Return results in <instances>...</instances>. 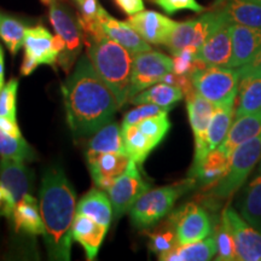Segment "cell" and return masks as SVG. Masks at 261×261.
Returning a JSON list of instances; mask_svg holds the SVG:
<instances>
[{"label":"cell","instance_id":"cell-7","mask_svg":"<svg viewBox=\"0 0 261 261\" xmlns=\"http://www.w3.org/2000/svg\"><path fill=\"white\" fill-rule=\"evenodd\" d=\"M48 6V17L52 27L65 44L64 51L58 57L57 63L64 71L69 73L83 48L85 34L77 18L74 17L67 6L62 5L57 0H52Z\"/></svg>","mask_w":261,"mask_h":261},{"label":"cell","instance_id":"cell-16","mask_svg":"<svg viewBox=\"0 0 261 261\" xmlns=\"http://www.w3.org/2000/svg\"><path fill=\"white\" fill-rule=\"evenodd\" d=\"M127 22L145 41L154 45L167 44L172 32L177 25V22L167 16L145 10L133 16H128Z\"/></svg>","mask_w":261,"mask_h":261},{"label":"cell","instance_id":"cell-47","mask_svg":"<svg viewBox=\"0 0 261 261\" xmlns=\"http://www.w3.org/2000/svg\"><path fill=\"white\" fill-rule=\"evenodd\" d=\"M241 69H242V70L261 71V51H260V54L257 55V56L254 58L252 62H250V63H248L246 65H243V67H241Z\"/></svg>","mask_w":261,"mask_h":261},{"label":"cell","instance_id":"cell-21","mask_svg":"<svg viewBox=\"0 0 261 261\" xmlns=\"http://www.w3.org/2000/svg\"><path fill=\"white\" fill-rule=\"evenodd\" d=\"M240 70L238 102L234 116L240 117L261 110V71Z\"/></svg>","mask_w":261,"mask_h":261},{"label":"cell","instance_id":"cell-37","mask_svg":"<svg viewBox=\"0 0 261 261\" xmlns=\"http://www.w3.org/2000/svg\"><path fill=\"white\" fill-rule=\"evenodd\" d=\"M138 128L152 139L156 144H160L171 129V121L168 119V112H163L159 115L148 117L136 125Z\"/></svg>","mask_w":261,"mask_h":261},{"label":"cell","instance_id":"cell-33","mask_svg":"<svg viewBox=\"0 0 261 261\" xmlns=\"http://www.w3.org/2000/svg\"><path fill=\"white\" fill-rule=\"evenodd\" d=\"M240 212L248 223L261 230V173L244 190L241 198Z\"/></svg>","mask_w":261,"mask_h":261},{"label":"cell","instance_id":"cell-45","mask_svg":"<svg viewBox=\"0 0 261 261\" xmlns=\"http://www.w3.org/2000/svg\"><path fill=\"white\" fill-rule=\"evenodd\" d=\"M14 204L11 203L8 192L3 187L2 181H0V215L6 217L8 219H11L12 214H14Z\"/></svg>","mask_w":261,"mask_h":261},{"label":"cell","instance_id":"cell-19","mask_svg":"<svg viewBox=\"0 0 261 261\" xmlns=\"http://www.w3.org/2000/svg\"><path fill=\"white\" fill-rule=\"evenodd\" d=\"M98 21L108 37L125 47L132 55L151 50L149 42L140 37L128 22H122L112 17L103 8L98 16Z\"/></svg>","mask_w":261,"mask_h":261},{"label":"cell","instance_id":"cell-48","mask_svg":"<svg viewBox=\"0 0 261 261\" xmlns=\"http://www.w3.org/2000/svg\"><path fill=\"white\" fill-rule=\"evenodd\" d=\"M4 71H5V65H4V51H3L2 46H0V92H2L3 87H4V85H5Z\"/></svg>","mask_w":261,"mask_h":261},{"label":"cell","instance_id":"cell-10","mask_svg":"<svg viewBox=\"0 0 261 261\" xmlns=\"http://www.w3.org/2000/svg\"><path fill=\"white\" fill-rule=\"evenodd\" d=\"M221 223L227 227L233 238L237 260L261 261V232L250 225L233 208H225Z\"/></svg>","mask_w":261,"mask_h":261},{"label":"cell","instance_id":"cell-44","mask_svg":"<svg viewBox=\"0 0 261 261\" xmlns=\"http://www.w3.org/2000/svg\"><path fill=\"white\" fill-rule=\"evenodd\" d=\"M0 128L3 129V132L15 139H22L23 137L21 135V130L17 125V121L15 120L8 119V117L0 116Z\"/></svg>","mask_w":261,"mask_h":261},{"label":"cell","instance_id":"cell-9","mask_svg":"<svg viewBox=\"0 0 261 261\" xmlns=\"http://www.w3.org/2000/svg\"><path fill=\"white\" fill-rule=\"evenodd\" d=\"M171 71H173V60L161 52L149 50L133 55L128 102L136 94L161 83L163 76Z\"/></svg>","mask_w":261,"mask_h":261},{"label":"cell","instance_id":"cell-31","mask_svg":"<svg viewBox=\"0 0 261 261\" xmlns=\"http://www.w3.org/2000/svg\"><path fill=\"white\" fill-rule=\"evenodd\" d=\"M121 132L126 154L137 165H142L150 152L159 145L148 136H145L136 125L122 123Z\"/></svg>","mask_w":261,"mask_h":261},{"label":"cell","instance_id":"cell-18","mask_svg":"<svg viewBox=\"0 0 261 261\" xmlns=\"http://www.w3.org/2000/svg\"><path fill=\"white\" fill-rule=\"evenodd\" d=\"M231 23H224L212 33L203 45L198 48L196 58L205 65L230 67L232 58V40H231Z\"/></svg>","mask_w":261,"mask_h":261},{"label":"cell","instance_id":"cell-14","mask_svg":"<svg viewBox=\"0 0 261 261\" xmlns=\"http://www.w3.org/2000/svg\"><path fill=\"white\" fill-rule=\"evenodd\" d=\"M0 181L8 192L10 201L14 204L31 194L33 189V173L27 166L24 160L16 158L0 159Z\"/></svg>","mask_w":261,"mask_h":261},{"label":"cell","instance_id":"cell-17","mask_svg":"<svg viewBox=\"0 0 261 261\" xmlns=\"http://www.w3.org/2000/svg\"><path fill=\"white\" fill-rule=\"evenodd\" d=\"M232 58L230 67L241 68L250 63L261 51V28L230 24Z\"/></svg>","mask_w":261,"mask_h":261},{"label":"cell","instance_id":"cell-32","mask_svg":"<svg viewBox=\"0 0 261 261\" xmlns=\"http://www.w3.org/2000/svg\"><path fill=\"white\" fill-rule=\"evenodd\" d=\"M184 96V92L179 87L166 83H158L136 94L135 97L130 98L129 102L132 104H137V106H140V104H156V106L160 107L172 108Z\"/></svg>","mask_w":261,"mask_h":261},{"label":"cell","instance_id":"cell-5","mask_svg":"<svg viewBox=\"0 0 261 261\" xmlns=\"http://www.w3.org/2000/svg\"><path fill=\"white\" fill-rule=\"evenodd\" d=\"M196 92L214 106L236 99L240 84V70L232 67L205 65L190 75Z\"/></svg>","mask_w":261,"mask_h":261},{"label":"cell","instance_id":"cell-38","mask_svg":"<svg viewBox=\"0 0 261 261\" xmlns=\"http://www.w3.org/2000/svg\"><path fill=\"white\" fill-rule=\"evenodd\" d=\"M17 90L18 80L11 79L0 92V116L17 121Z\"/></svg>","mask_w":261,"mask_h":261},{"label":"cell","instance_id":"cell-22","mask_svg":"<svg viewBox=\"0 0 261 261\" xmlns=\"http://www.w3.org/2000/svg\"><path fill=\"white\" fill-rule=\"evenodd\" d=\"M108 228L99 225L96 221L85 217L83 214H76L71 226V237L85 249L87 260L96 259L98 250L106 237Z\"/></svg>","mask_w":261,"mask_h":261},{"label":"cell","instance_id":"cell-41","mask_svg":"<svg viewBox=\"0 0 261 261\" xmlns=\"http://www.w3.org/2000/svg\"><path fill=\"white\" fill-rule=\"evenodd\" d=\"M149 2L161 8L167 15H174L180 10H190L197 14L204 11V8L198 4L197 0H149Z\"/></svg>","mask_w":261,"mask_h":261},{"label":"cell","instance_id":"cell-6","mask_svg":"<svg viewBox=\"0 0 261 261\" xmlns=\"http://www.w3.org/2000/svg\"><path fill=\"white\" fill-rule=\"evenodd\" d=\"M261 158V137L243 143L233 150L226 174L214 184L211 195L217 198H227L242 187L248 175Z\"/></svg>","mask_w":261,"mask_h":261},{"label":"cell","instance_id":"cell-25","mask_svg":"<svg viewBox=\"0 0 261 261\" xmlns=\"http://www.w3.org/2000/svg\"><path fill=\"white\" fill-rule=\"evenodd\" d=\"M76 214L89 217L102 226L109 228L113 218V205L109 196L100 189L89 191L77 202Z\"/></svg>","mask_w":261,"mask_h":261},{"label":"cell","instance_id":"cell-8","mask_svg":"<svg viewBox=\"0 0 261 261\" xmlns=\"http://www.w3.org/2000/svg\"><path fill=\"white\" fill-rule=\"evenodd\" d=\"M227 22L228 21L223 11L218 9L215 11L205 12L197 18L189 19L182 23H177L166 46L169 48L173 55L178 54L182 48L189 46L198 50L215 29Z\"/></svg>","mask_w":261,"mask_h":261},{"label":"cell","instance_id":"cell-3","mask_svg":"<svg viewBox=\"0 0 261 261\" xmlns=\"http://www.w3.org/2000/svg\"><path fill=\"white\" fill-rule=\"evenodd\" d=\"M85 39L91 63L122 107L129 98L133 55L107 34Z\"/></svg>","mask_w":261,"mask_h":261},{"label":"cell","instance_id":"cell-15","mask_svg":"<svg viewBox=\"0 0 261 261\" xmlns=\"http://www.w3.org/2000/svg\"><path fill=\"white\" fill-rule=\"evenodd\" d=\"M87 167L94 184L100 190L108 191L129 163L127 154L120 152H104L97 155H86Z\"/></svg>","mask_w":261,"mask_h":261},{"label":"cell","instance_id":"cell-2","mask_svg":"<svg viewBox=\"0 0 261 261\" xmlns=\"http://www.w3.org/2000/svg\"><path fill=\"white\" fill-rule=\"evenodd\" d=\"M39 198L48 256L51 260H70L71 226L76 212V196L61 167L52 166L45 171Z\"/></svg>","mask_w":261,"mask_h":261},{"label":"cell","instance_id":"cell-49","mask_svg":"<svg viewBox=\"0 0 261 261\" xmlns=\"http://www.w3.org/2000/svg\"><path fill=\"white\" fill-rule=\"evenodd\" d=\"M248 2H252V3H255V4L261 5V0H248Z\"/></svg>","mask_w":261,"mask_h":261},{"label":"cell","instance_id":"cell-28","mask_svg":"<svg viewBox=\"0 0 261 261\" xmlns=\"http://www.w3.org/2000/svg\"><path fill=\"white\" fill-rule=\"evenodd\" d=\"M234 112H236V99L215 106L207 130V144L210 150L219 148L226 138L228 129L232 125Z\"/></svg>","mask_w":261,"mask_h":261},{"label":"cell","instance_id":"cell-46","mask_svg":"<svg viewBox=\"0 0 261 261\" xmlns=\"http://www.w3.org/2000/svg\"><path fill=\"white\" fill-rule=\"evenodd\" d=\"M38 62L34 60V58H32L31 56H28V55L24 54V57H23V62H22V65H21V74L22 75H31L33 71L38 68Z\"/></svg>","mask_w":261,"mask_h":261},{"label":"cell","instance_id":"cell-51","mask_svg":"<svg viewBox=\"0 0 261 261\" xmlns=\"http://www.w3.org/2000/svg\"><path fill=\"white\" fill-rule=\"evenodd\" d=\"M260 173H261V165H260Z\"/></svg>","mask_w":261,"mask_h":261},{"label":"cell","instance_id":"cell-36","mask_svg":"<svg viewBox=\"0 0 261 261\" xmlns=\"http://www.w3.org/2000/svg\"><path fill=\"white\" fill-rule=\"evenodd\" d=\"M0 156L32 161L35 158V152L23 138H11V137L3 132V129L0 128Z\"/></svg>","mask_w":261,"mask_h":261},{"label":"cell","instance_id":"cell-29","mask_svg":"<svg viewBox=\"0 0 261 261\" xmlns=\"http://www.w3.org/2000/svg\"><path fill=\"white\" fill-rule=\"evenodd\" d=\"M220 5L228 23L261 28V5L248 0H221Z\"/></svg>","mask_w":261,"mask_h":261},{"label":"cell","instance_id":"cell-20","mask_svg":"<svg viewBox=\"0 0 261 261\" xmlns=\"http://www.w3.org/2000/svg\"><path fill=\"white\" fill-rule=\"evenodd\" d=\"M24 54L34 58L38 64L55 67L60 57V50L55 44L54 35L42 25L27 28L24 35Z\"/></svg>","mask_w":261,"mask_h":261},{"label":"cell","instance_id":"cell-39","mask_svg":"<svg viewBox=\"0 0 261 261\" xmlns=\"http://www.w3.org/2000/svg\"><path fill=\"white\" fill-rule=\"evenodd\" d=\"M215 241H217V260L221 261H234L237 260L236 247H234L233 238L231 236L227 227L221 223L215 233Z\"/></svg>","mask_w":261,"mask_h":261},{"label":"cell","instance_id":"cell-27","mask_svg":"<svg viewBox=\"0 0 261 261\" xmlns=\"http://www.w3.org/2000/svg\"><path fill=\"white\" fill-rule=\"evenodd\" d=\"M230 158L219 148L211 150L207 156L192 167V179H198L202 185H212L226 174Z\"/></svg>","mask_w":261,"mask_h":261},{"label":"cell","instance_id":"cell-1","mask_svg":"<svg viewBox=\"0 0 261 261\" xmlns=\"http://www.w3.org/2000/svg\"><path fill=\"white\" fill-rule=\"evenodd\" d=\"M67 120L75 136H89L112 121L120 109L115 94L91 63L89 56L75 63L74 71L62 85Z\"/></svg>","mask_w":261,"mask_h":261},{"label":"cell","instance_id":"cell-30","mask_svg":"<svg viewBox=\"0 0 261 261\" xmlns=\"http://www.w3.org/2000/svg\"><path fill=\"white\" fill-rule=\"evenodd\" d=\"M104 152L126 154L121 127L114 121L107 122L97 132H94V136L89 143L86 155H97Z\"/></svg>","mask_w":261,"mask_h":261},{"label":"cell","instance_id":"cell-34","mask_svg":"<svg viewBox=\"0 0 261 261\" xmlns=\"http://www.w3.org/2000/svg\"><path fill=\"white\" fill-rule=\"evenodd\" d=\"M25 31L27 27L17 18L8 15L0 17V39L4 41L12 56L17 55L23 46Z\"/></svg>","mask_w":261,"mask_h":261},{"label":"cell","instance_id":"cell-11","mask_svg":"<svg viewBox=\"0 0 261 261\" xmlns=\"http://www.w3.org/2000/svg\"><path fill=\"white\" fill-rule=\"evenodd\" d=\"M149 189L150 185L140 175L138 165L129 160L126 171L108 190V196L113 205L114 218L119 219L121 215L128 213L133 203Z\"/></svg>","mask_w":261,"mask_h":261},{"label":"cell","instance_id":"cell-40","mask_svg":"<svg viewBox=\"0 0 261 261\" xmlns=\"http://www.w3.org/2000/svg\"><path fill=\"white\" fill-rule=\"evenodd\" d=\"M169 110H171V108L160 107L156 106V104H140L138 108L126 114L122 123H125V125H137V123L148 119V117L159 115V114L169 112Z\"/></svg>","mask_w":261,"mask_h":261},{"label":"cell","instance_id":"cell-26","mask_svg":"<svg viewBox=\"0 0 261 261\" xmlns=\"http://www.w3.org/2000/svg\"><path fill=\"white\" fill-rule=\"evenodd\" d=\"M218 247L215 237H205L196 242L178 244L159 257L165 261H207L217 255Z\"/></svg>","mask_w":261,"mask_h":261},{"label":"cell","instance_id":"cell-50","mask_svg":"<svg viewBox=\"0 0 261 261\" xmlns=\"http://www.w3.org/2000/svg\"><path fill=\"white\" fill-rule=\"evenodd\" d=\"M52 2V0H42V3H44V4H50V3Z\"/></svg>","mask_w":261,"mask_h":261},{"label":"cell","instance_id":"cell-4","mask_svg":"<svg viewBox=\"0 0 261 261\" xmlns=\"http://www.w3.org/2000/svg\"><path fill=\"white\" fill-rule=\"evenodd\" d=\"M195 179L148 190L133 203L128 213L132 224L139 230H148L172 211L180 196L190 190Z\"/></svg>","mask_w":261,"mask_h":261},{"label":"cell","instance_id":"cell-13","mask_svg":"<svg viewBox=\"0 0 261 261\" xmlns=\"http://www.w3.org/2000/svg\"><path fill=\"white\" fill-rule=\"evenodd\" d=\"M171 223L175 228L178 244H187L203 240L212 232L210 215L195 203H187L171 215Z\"/></svg>","mask_w":261,"mask_h":261},{"label":"cell","instance_id":"cell-43","mask_svg":"<svg viewBox=\"0 0 261 261\" xmlns=\"http://www.w3.org/2000/svg\"><path fill=\"white\" fill-rule=\"evenodd\" d=\"M115 3L127 16H133L145 8L144 0H115Z\"/></svg>","mask_w":261,"mask_h":261},{"label":"cell","instance_id":"cell-42","mask_svg":"<svg viewBox=\"0 0 261 261\" xmlns=\"http://www.w3.org/2000/svg\"><path fill=\"white\" fill-rule=\"evenodd\" d=\"M80 9V15L77 16L84 21H94L99 16L102 6L99 5L98 0H76Z\"/></svg>","mask_w":261,"mask_h":261},{"label":"cell","instance_id":"cell-12","mask_svg":"<svg viewBox=\"0 0 261 261\" xmlns=\"http://www.w3.org/2000/svg\"><path fill=\"white\" fill-rule=\"evenodd\" d=\"M187 108L195 137V161L192 166L195 167L211 151L207 144V130L215 106L192 89L187 94Z\"/></svg>","mask_w":261,"mask_h":261},{"label":"cell","instance_id":"cell-23","mask_svg":"<svg viewBox=\"0 0 261 261\" xmlns=\"http://www.w3.org/2000/svg\"><path fill=\"white\" fill-rule=\"evenodd\" d=\"M257 137H261V110L257 113L236 117L219 149L230 158L237 146Z\"/></svg>","mask_w":261,"mask_h":261},{"label":"cell","instance_id":"cell-35","mask_svg":"<svg viewBox=\"0 0 261 261\" xmlns=\"http://www.w3.org/2000/svg\"><path fill=\"white\" fill-rule=\"evenodd\" d=\"M150 238V249L159 257L172 250L175 246H178L175 228L171 223V220L163 226H160L149 234Z\"/></svg>","mask_w":261,"mask_h":261},{"label":"cell","instance_id":"cell-24","mask_svg":"<svg viewBox=\"0 0 261 261\" xmlns=\"http://www.w3.org/2000/svg\"><path fill=\"white\" fill-rule=\"evenodd\" d=\"M11 220L14 221L16 231H23L33 236H44L45 225L41 218L40 207L38 205L37 198L33 197L31 194L25 195L16 203Z\"/></svg>","mask_w":261,"mask_h":261}]
</instances>
